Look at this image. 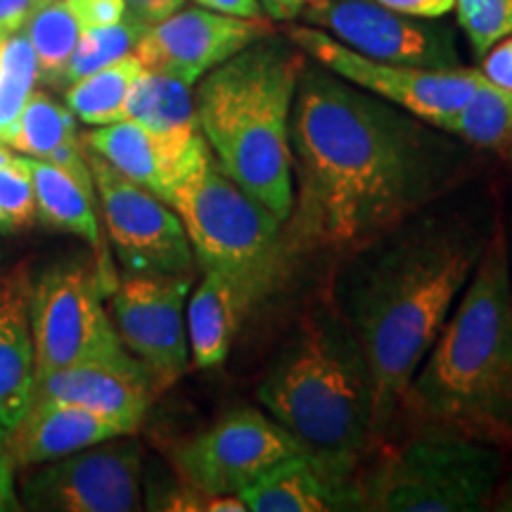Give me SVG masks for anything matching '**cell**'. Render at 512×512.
Returning <instances> with one entry per match:
<instances>
[{"label":"cell","instance_id":"cell-23","mask_svg":"<svg viewBox=\"0 0 512 512\" xmlns=\"http://www.w3.org/2000/svg\"><path fill=\"white\" fill-rule=\"evenodd\" d=\"M8 145L27 157L43 159L74 176L83 188L95 190L91 166L86 159V147L76 136V119L69 107L57 105L46 93L34 91L24 105L15 133Z\"/></svg>","mask_w":512,"mask_h":512},{"label":"cell","instance_id":"cell-19","mask_svg":"<svg viewBox=\"0 0 512 512\" xmlns=\"http://www.w3.org/2000/svg\"><path fill=\"white\" fill-rule=\"evenodd\" d=\"M133 432L126 422L69 403H31L5 448L12 465L31 467Z\"/></svg>","mask_w":512,"mask_h":512},{"label":"cell","instance_id":"cell-37","mask_svg":"<svg viewBox=\"0 0 512 512\" xmlns=\"http://www.w3.org/2000/svg\"><path fill=\"white\" fill-rule=\"evenodd\" d=\"M195 3L204 10L221 12V15H230V17H242V19L266 17L259 0H195Z\"/></svg>","mask_w":512,"mask_h":512},{"label":"cell","instance_id":"cell-13","mask_svg":"<svg viewBox=\"0 0 512 512\" xmlns=\"http://www.w3.org/2000/svg\"><path fill=\"white\" fill-rule=\"evenodd\" d=\"M195 275L128 273L110 294V316L131 356L162 394L190 368L185 304Z\"/></svg>","mask_w":512,"mask_h":512},{"label":"cell","instance_id":"cell-3","mask_svg":"<svg viewBox=\"0 0 512 512\" xmlns=\"http://www.w3.org/2000/svg\"><path fill=\"white\" fill-rule=\"evenodd\" d=\"M403 406L434 430L512 448V280L501 214Z\"/></svg>","mask_w":512,"mask_h":512},{"label":"cell","instance_id":"cell-32","mask_svg":"<svg viewBox=\"0 0 512 512\" xmlns=\"http://www.w3.org/2000/svg\"><path fill=\"white\" fill-rule=\"evenodd\" d=\"M81 29L110 27L126 17V0H64Z\"/></svg>","mask_w":512,"mask_h":512},{"label":"cell","instance_id":"cell-42","mask_svg":"<svg viewBox=\"0 0 512 512\" xmlns=\"http://www.w3.org/2000/svg\"><path fill=\"white\" fill-rule=\"evenodd\" d=\"M508 252H510V280H512V242L508 240Z\"/></svg>","mask_w":512,"mask_h":512},{"label":"cell","instance_id":"cell-40","mask_svg":"<svg viewBox=\"0 0 512 512\" xmlns=\"http://www.w3.org/2000/svg\"><path fill=\"white\" fill-rule=\"evenodd\" d=\"M491 510H505L512 512V479H505V482H498L494 498L489 503Z\"/></svg>","mask_w":512,"mask_h":512},{"label":"cell","instance_id":"cell-25","mask_svg":"<svg viewBox=\"0 0 512 512\" xmlns=\"http://www.w3.org/2000/svg\"><path fill=\"white\" fill-rule=\"evenodd\" d=\"M439 128L475 150L508 152L512 145V88L496 86L484 76L472 98Z\"/></svg>","mask_w":512,"mask_h":512},{"label":"cell","instance_id":"cell-4","mask_svg":"<svg viewBox=\"0 0 512 512\" xmlns=\"http://www.w3.org/2000/svg\"><path fill=\"white\" fill-rule=\"evenodd\" d=\"M309 62L287 36H264L197 83L200 131L226 174L287 221L294 202L290 121Z\"/></svg>","mask_w":512,"mask_h":512},{"label":"cell","instance_id":"cell-11","mask_svg":"<svg viewBox=\"0 0 512 512\" xmlns=\"http://www.w3.org/2000/svg\"><path fill=\"white\" fill-rule=\"evenodd\" d=\"M86 159L102 221L121 266L128 273L195 275V254L176 211L88 147Z\"/></svg>","mask_w":512,"mask_h":512},{"label":"cell","instance_id":"cell-5","mask_svg":"<svg viewBox=\"0 0 512 512\" xmlns=\"http://www.w3.org/2000/svg\"><path fill=\"white\" fill-rule=\"evenodd\" d=\"M256 399L306 451L361 460L375 441L366 358L330 302L302 316Z\"/></svg>","mask_w":512,"mask_h":512},{"label":"cell","instance_id":"cell-31","mask_svg":"<svg viewBox=\"0 0 512 512\" xmlns=\"http://www.w3.org/2000/svg\"><path fill=\"white\" fill-rule=\"evenodd\" d=\"M0 214L10 221L12 230L31 228L38 219L34 185L17 162L0 169Z\"/></svg>","mask_w":512,"mask_h":512},{"label":"cell","instance_id":"cell-6","mask_svg":"<svg viewBox=\"0 0 512 512\" xmlns=\"http://www.w3.org/2000/svg\"><path fill=\"white\" fill-rule=\"evenodd\" d=\"M169 207L183 223L197 266L223 275L247 316L271 297L290 264L285 223L221 169L204 136L192 145Z\"/></svg>","mask_w":512,"mask_h":512},{"label":"cell","instance_id":"cell-28","mask_svg":"<svg viewBox=\"0 0 512 512\" xmlns=\"http://www.w3.org/2000/svg\"><path fill=\"white\" fill-rule=\"evenodd\" d=\"M38 79L36 53L24 29L0 41V143L8 145Z\"/></svg>","mask_w":512,"mask_h":512},{"label":"cell","instance_id":"cell-27","mask_svg":"<svg viewBox=\"0 0 512 512\" xmlns=\"http://www.w3.org/2000/svg\"><path fill=\"white\" fill-rule=\"evenodd\" d=\"M31 48L36 53L38 76L46 83H64L67 64L79 41L81 27L64 0H46L24 24Z\"/></svg>","mask_w":512,"mask_h":512},{"label":"cell","instance_id":"cell-1","mask_svg":"<svg viewBox=\"0 0 512 512\" xmlns=\"http://www.w3.org/2000/svg\"><path fill=\"white\" fill-rule=\"evenodd\" d=\"M290 259L347 254L456 190L470 147L316 62L294 91Z\"/></svg>","mask_w":512,"mask_h":512},{"label":"cell","instance_id":"cell-30","mask_svg":"<svg viewBox=\"0 0 512 512\" xmlns=\"http://www.w3.org/2000/svg\"><path fill=\"white\" fill-rule=\"evenodd\" d=\"M453 10L477 57L512 34V0H456Z\"/></svg>","mask_w":512,"mask_h":512},{"label":"cell","instance_id":"cell-14","mask_svg":"<svg viewBox=\"0 0 512 512\" xmlns=\"http://www.w3.org/2000/svg\"><path fill=\"white\" fill-rule=\"evenodd\" d=\"M299 19L373 60L425 69L463 67L451 27L439 19L401 15L375 0H316Z\"/></svg>","mask_w":512,"mask_h":512},{"label":"cell","instance_id":"cell-2","mask_svg":"<svg viewBox=\"0 0 512 512\" xmlns=\"http://www.w3.org/2000/svg\"><path fill=\"white\" fill-rule=\"evenodd\" d=\"M491 228V226H489ZM489 230L460 214H420L342 254L330 304L366 358L373 434L384 437L420 363L475 271Z\"/></svg>","mask_w":512,"mask_h":512},{"label":"cell","instance_id":"cell-29","mask_svg":"<svg viewBox=\"0 0 512 512\" xmlns=\"http://www.w3.org/2000/svg\"><path fill=\"white\" fill-rule=\"evenodd\" d=\"M147 29H150L147 24L131 17L128 12L121 22L110 24V27L81 29L72 60L67 64L64 83L79 81L83 76L110 67V64L121 60V57L131 55Z\"/></svg>","mask_w":512,"mask_h":512},{"label":"cell","instance_id":"cell-20","mask_svg":"<svg viewBox=\"0 0 512 512\" xmlns=\"http://www.w3.org/2000/svg\"><path fill=\"white\" fill-rule=\"evenodd\" d=\"M29 292L31 285L22 273L0 280V444L12 437L34 399Z\"/></svg>","mask_w":512,"mask_h":512},{"label":"cell","instance_id":"cell-7","mask_svg":"<svg viewBox=\"0 0 512 512\" xmlns=\"http://www.w3.org/2000/svg\"><path fill=\"white\" fill-rule=\"evenodd\" d=\"M503 475L501 448L444 430L411 441L361 475L366 510H489Z\"/></svg>","mask_w":512,"mask_h":512},{"label":"cell","instance_id":"cell-38","mask_svg":"<svg viewBox=\"0 0 512 512\" xmlns=\"http://www.w3.org/2000/svg\"><path fill=\"white\" fill-rule=\"evenodd\" d=\"M12 460L8 456V448L0 444V512H12L22 508L19 496L15 491V472H12Z\"/></svg>","mask_w":512,"mask_h":512},{"label":"cell","instance_id":"cell-36","mask_svg":"<svg viewBox=\"0 0 512 512\" xmlns=\"http://www.w3.org/2000/svg\"><path fill=\"white\" fill-rule=\"evenodd\" d=\"M43 3L46 0H0V36L15 34V31L24 29L27 19Z\"/></svg>","mask_w":512,"mask_h":512},{"label":"cell","instance_id":"cell-8","mask_svg":"<svg viewBox=\"0 0 512 512\" xmlns=\"http://www.w3.org/2000/svg\"><path fill=\"white\" fill-rule=\"evenodd\" d=\"M105 299L107 290L95 264H60L41 273L29 292L36 377L128 354Z\"/></svg>","mask_w":512,"mask_h":512},{"label":"cell","instance_id":"cell-21","mask_svg":"<svg viewBox=\"0 0 512 512\" xmlns=\"http://www.w3.org/2000/svg\"><path fill=\"white\" fill-rule=\"evenodd\" d=\"M19 166L29 174V181L34 185L36 207L41 221L50 228L64 230V233L79 235L91 245L95 252V268L105 285L107 297L114 292L119 278L114 271V261L107 249V242L102 238L98 211H95V190L83 188L74 176L60 166L43 162L36 157H17Z\"/></svg>","mask_w":512,"mask_h":512},{"label":"cell","instance_id":"cell-35","mask_svg":"<svg viewBox=\"0 0 512 512\" xmlns=\"http://www.w3.org/2000/svg\"><path fill=\"white\" fill-rule=\"evenodd\" d=\"M185 0H126V12L131 17L152 27V24L164 22L178 10H183Z\"/></svg>","mask_w":512,"mask_h":512},{"label":"cell","instance_id":"cell-26","mask_svg":"<svg viewBox=\"0 0 512 512\" xmlns=\"http://www.w3.org/2000/svg\"><path fill=\"white\" fill-rule=\"evenodd\" d=\"M145 67L136 55H126L110 67L69 83L64 95L69 112L88 126H107L124 119V105L133 83Z\"/></svg>","mask_w":512,"mask_h":512},{"label":"cell","instance_id":"cell-9","mask_svg":"<svg viewBox=\"0 0 512 512\" xmlns=\"http://www.w3.org/2000/svg\"><path fill=\"white\" fill-rule=\"evenodd\" d=\"M285 36L306 57L337 74L339 79L354 83L375 98L401 107L437 128L472 98L479 81L484 79L475 67L425 69L373 60L309 24H292Z\"/></svg>","mask_w":512,"mask_h":512},{"label":"cell","instance_id":"cell-10","mask_svg":"<svg viewBox=\"0 0 512 512\" xmlns=\"http://www.w3.org/2000/svg\"><path fill=\"white\" fill-rule=\"evenodd\" d=\"M19 503L38 512H131L143 508V448L131 434L41 463Z\"/></svg>","mask_w":512,"mask_h":512},{"label":"cell","instance_id":"cell-18","mask_svg":"<svg viewBox=\"0 0 512 512\" xmlns=\"http://www.w3.org/2000/svg\"><path fill=\"white\" fill-rule=\"evenodd\" d=\"M200 136L202 133L192 138H164L136 121L121 119L107 126H95L83 136V145L110 162L128 181L143 185L169 204L171 188Z\"/></svg>","mask_w":512,"mask_h":512},{"label":"cell","instance_id":"cell-45","mask_svg":"<svg viewBox=\"0 0 512 512\" xmlns=\"http://www.w3.org/2000/svg\"><path fill=\"white\" fill-rule=\"evenodd\" d=\"M0 41H3V36H0Z\"/></svg>","mask_w":512,"mask_h":512},{"label":"cell","instance_id":"cell-43","mask_svg":"<svg viewBox=\"0 0 512 512\" xmlns=\"http://www.w3.org/2000/svg\"><path fill=\"white\" fill-rule=\"evenodd\" d=\"M508 159H510V164H512V145H510V150H508Z\"/></svg>","mask_w":512,"mask_h":512},{"label":"cell","instance_id":"cell-39","mask_svg":"<svg viewBox=\"0 0 512 512\" xmlns=\"http://www.w3.org/2000/svg\"><path fill=\"white\" fill-rule=\"evenodd\" d=\"M271 22H294L316 0H259Z\"/></svg>","mask_w":512,"mask_h":512},{"label":"cell","instance_id":"cell-22","mask_svg":"<svg viewBox=\"0 0 512 512\" xmlns=\"http://www.w3.org/2000/svg\"><path fill=\"white\" fill-rule=\"evenodd\" d=\"M245 318L247 311L233 285L219 273L204 271L202 280L185 304L192 368H221Z\"/></svg>","mask_w":512,"mask_h":512},{"label":"cell","instance_id":"cell-41","mask_svg":"<svg viewBox=\"0 0 512 512\" xmlns=\"http://www.w3.org/2000/svg\"><path fill=\"white\" fill-rule=\"evenodd\" d=\"M0 233H3V235H8V233H15V230H12V226H10V221L5 219L3 214H0Z\"/></svg>","mask_w":512,"mask_h":512},{"label":"cell","instance_id":"cell-24","mask_svg":"<svg viewBox=\"0 0 512 512\" xmlns=\"http://www.w3.org/2000/svg\"><path fill=\"white\" fill-rule=\"evenodd\" d=\"M124 119L164 138H192L202 133L192 86L150 69L133 83L124 105Z\"/></svg>","mask_w":512,"mask_h":512},{"label":"cell","instance_id":"cell-12","mask_svg":"<svg viewBox=\"0 0 512 512\" xmlns=\"http://www.w3.org/2000/svg\"><path fill=\"white\" fill-rule=\"evenodd\" d=\"M306 451L261 408H235L183 441L174 453L181 482L204 494H235L252 486L271 467Z\"/></svg>","mask_w":512,"mask_h":512},{"label":"cell","instance_id":"cell-17","mask_svg":"<svg viewBox=\"0 0 512 512\" xmlns=\"http://www.w3.org/2000/svg\"><path fill=\"white\" fill-rule=\"evenodd\" d=\"M155 396L150 373L136 356L126 354L38 375L31 403H69L138 430Z\"/></svg>","mask_w":512,"mask_h":512},{"label":"cell","instance_id":"cell-16","mask_svg":"<svg viewBox=\"0 0 512 512\" xmlns=\"http://www.w3.org/2000/svg\"><path fill=\"white\" fill-rule=\"evenodd\" d=\"M361 460L299 451L240 491L247 512H344L366 510Z\"/></svg>","mask_w":512,"mask_h":512},{"label":"cell","instance_id":"cell-15","mask_svg":"<svg viewBox=\"0 0 512 512\" xmlns=\"http://www.w3.org/2000/svg\"><path fill=\"white\" fill-rule=\"evenodd\" d=\"M271 34L275 29L268 17L242 19L204 8L178 10L164 22L152 24L133 55L150 72L197 86L211 69Z\"/></svg>","mask_w":512,"mask_h":512},{"label":"cell","instance_id":"cell-44","mask_svg":"<svg viewBox=\"0 0 512 512\" xmlns=\"http://www.w3.org/2000/svg\"><path fill=\"white\" fill-rule=\"evenodd\" d=\"M0 259H3V249H0Z\"/></svg>","mask_w":512,"mask_h":512},{"label":"cell","instance_id":"cell-33","mask_svg":"<svg viewBox=\"0 0 512 512\" xmlns=\"http://www.w3.org/2000/svg\"><path fill=\"white\" fill-rule=\"evenodd\" d=\"M486 79L496 86L512 88V34L501 38L496 46H491L482 55V67H479Z\"/></svg>","mask_w":512,"mask_h":512},{"label":"cell","instance_id":"cell-34","mask_svg":"<svg viewBox=\"0 0 512 512\" xmlns=\"http://www.w3.org/2000/svg\"><path fill=\"white\" fill-rule=\"evenodd\" d=\"M375 3H380L384 8L401 12V15H408V17L441 19L453 10L456 0H375Z\"/></svg>","mask_w":512,"mask_h":512}]
</instances>
